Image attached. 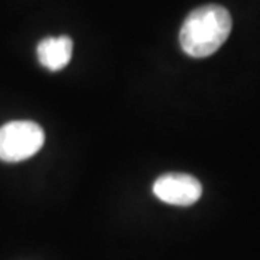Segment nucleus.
Returning <instances> with one entry per match:
<instances>
[{
  "instance_id": "nucleus-1",
  "label": "nucleus",
  "mask_w": 260,
  "mask_h": 260,
  "mask_svg": "<svg viewBox=\"0 0 260 260\" xmlns=\"http://www.w3.org/2000/svg\"><path fill=\"white\" fill-rule=\"evenodd\" d=\"M229 10L220 5H205L192 10L179 32L184 52L192 58H207L217 52L232 32Z\"/></svg>"
},
{
  "instance_id": "nucleus-3",
  "label": "nucleus",
  "mask_w": 260,
  "mask_h": 260,
  "mask_svg": "<svg viewBox=\"0 0 260 260\" xmlns=\"http://www.w3.org/2000/svg\"><path fill=\"white\" fill-rule=\"evenodd\" d=\"M153 194L167 204L189 207L201 198L203 185L188 174H165L155 181Z\"/></svg>"
},
{
  "instance_id": "nucleus-2",
  "label": "nucleus",
  "mask_w": 260,
  "mask_h": 260,
  "mask_svg": "<svg viewBox=\"0 0 260 260\" xmlns=\"http://www.w3.org/2000/svg\"><path fill=\"white\" fill-rule=\"evenodd\" d=\"M44 142V129L35 121H9L0 127V160L15 164L29 159L41 150Z\"/></svg>"
},
{
  "instance_id": "nucleus-4",
  "label": "nucleus",
  "mask_w": 260,
  "mask_h": 260,
  "mask_svg": "<svg viewBox=\"0 0 260 260\" xmlns=\"http://www.w3.org/2000/svg\"><path fill=\"white\" fill-rule=\"evenodd\" d=\"M38 59L49 71H61L70 64L73 56V39L67 35L45 38L37 47Z\"/></svg>"
}]
</instances>
